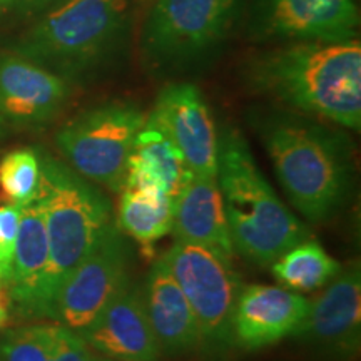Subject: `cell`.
<instances>
[{
	"label": "cell",
	"instance_id": "4316f807",
	"mask_svg": "<svg viewBox=\"0 0 361 361\" xmlns=\"http://www.w3.org/2000/svg\"><path fill=\"white\" fill-rule=\"evenodd\" d=\"M11 298H8V291L6 283L0 279V329H2L11 319Z\"/></svg>",
	"mask_w": 361,
	"mask_h": 361
},
{
	"label": "cell",
	"instance_id": "8992f818",
	"mask_svg": "<svg viewBox=\"0 0 361 361\" xmlns=\"http://www.w3.org/2000/svg\"><path fill=\"white\" fill-rule=\"evenodd\" d=\"M246 0H157L144 20L141 51L156 71L207 61L231 34Z\"/></svg>",
	"mask_w": 361,
	"mask_h": 361
},
{
	"label": "cell",
	"instance_id": "7c38bea8",
	"mask_svg": "<svg viewBox=\"0 0 361 361\" xmlns=\"http://www.w3.org/2000/svg\"><path fill=\"white\" fill-rule=\"evenodd\" d=\"M356 0H256L251 30L259 39H356Z\"/></svg>",
	"mask_w": 361,
	"mask_h": 361
},
{
	"label": "cell",
	"instance_id": "603a6c76",
	"mask_svg": "<svg viewBox=\"0 0 361 361\" xmlns=\"http://www.w3.org/2000/svg\"><path fill=\"white\" fill-rule=\"evenodd\" d=\"M51 324L11 329L0 340V361H49Z\"/></svg>",
	"mask_w": 361,
	"mask_h": 361
},
{
	"label": "cell",
	"instance_id": "5bb4252c",
	"mask_svg": "<svg viewBox=\"0 0 361 361\" xmlns=\"http://www.w3.org/2000/svg\"><path fill=\"white\" fill-rule=\"evenodd\" d=\"M79 336L96 355L116 361H159L162 356L144 308L141 281L133 278Z\"/></svg>",
	"mask_w": 361,
	"mask_h": 361
},
{
	"label": "cell",
	"instance_id": "8fae6325",
	"mask_svg": "<svg viewBox=\"0 0 361 361\" xmlns=\"http://www.w3.org/2000/svg\"><path fill=\"white\" fill-rule=\"evenodd\" d=\"M149 117L169 135L189 173L216 178L219 129L197 85L189 82L164 85Z\"/></svg>",
	"mask_w": 361,
	"mask_h": 361
},
{
	"label": "cell",
	"instance_id": "d6986e66",
	"mask_svg": "<svg viewBox=\"0 0 361 361\" xmlns=\"http://www.w3.org/2000/svg\"><path fill=\"white\" fill-rule=\"evenodd\" d=\"M189 176L191 173L178 147L147 116L135 135L124 186L162 188L176 201Z\"/></svg>",
	"mask_w": 361,
	"mask_h": 361
},
{
	"label": "cell",
	"instance_id": "e0dca14e",
	"mask_svg": "<svg viewBox=\"0 0 361 361\" xmlns=\"http://www.w3.org/2000/svg\"><path fill=\"white\" fill-rule=\"evenodd\" d=\"M47 269V231L42 207L35 200L22 207L16 250L6 279L11 308L20 318H42V293Z\"/></svg>",
	"mask_w": 361,
	"mask_h": 361
},
{
	"label": "cell",
	"instance_id": "ba28073f",
	"mask_svg": "<svg viewBox=\"0 0 361 361\" xmlns=\"http://www.w3.org/2000/svg\"><path fill=\"white\" fill-rule=\"evenodd\" d=\"M162 258L191 306L200 328V348L221 353L233 346L234 308L245 284L233 259L176 239Z\"/></svg>",
	"mask_w": 361,
	"mask_h": 361
},
{
	"label": "cell",
	"instance_id": "52a82bcc",
	"mask_svg": "<svg viewBox=\"0 0 361 361\" xmlns=\"http://www.w3.org/2000/svg\"><path fill=\"white\" fill-rule=\"evenodd\" d=\"M147 116L139 106L111 101L72 117L56 134V146L72 169L111 192L123 191L135 135Z\"/></svg>",
	"mask_w": 361,
	"mask_h": 361
},
{
	"label": "cell",
	"instance_id": "7a4b0ae2",
	"mask_svg": "<svg viewBox=\"0 0 361 361\" xmlns=\"http://www.w3.org/2000/svg\"><path fill=\"white\" fill-rule=\"evenodd\" d=\"M247 84L298 114L338 128H361V44L298 40L261 54L247 67Z\"/></svg>",
	"mask_w": 361,
	"mask_h": 361
},
{
	"label": "cell",
	"instance_id": "277c9868",
	"mask_svg": "<svg viewBox=\"0 0 361 361\" xmlns=\"http://www.w3.org/2000/svg\"><path fill=\"white\" fill-rule=\"evenodd\" d=\"M133 8L134 0H64L13 40L8 51L71 84L89 79L124 49Z\"/></svg>",
	"mask_w": 361,
	"mask_h": 361
},
{
	"label": "cell",
	"instance_id": "3957f363",
	"mask_svg": "<svg viewBox=\"0 0 361 361\" xmlns=\"http://www.w3.org/2000/svg\"><path fill=\"white\" fill-rule=\"evenodd\" d=\"M218 186L234 252L256 266H271L310 236L261 173L250 144L231 124L219 129Z\"/></svg>",
	"mask_w": 361,
	"mask_h": 361
},
{
	"label": "cell",
	"instance_id": "d4e9b609",
	"mask_svg": "<svg viewBox=\"0 0 361 361\" xmlns=\"http://www.w3.org/2000/svg\"><path fill=\"white\" fill-rule=\"evenodd\" d=\"M20 216L22 207L11 204L0 206V279L4 283L8 276V271H11Z\"/></svg>",
	"mask_w": 361,
	"mask_h": 361
},
{
	"label": "cell",
	"instance_id": "ffe728a7",
	"mask_svg": "<svg viewBox=\"0 0 361 361\" xmlns=\"http://www.w3.org/2000/svg\"><path fill=\"white\" fill-rule=\"evenodd\" d=\"M174 202L162 188L124 186L116 223L128 238L151 246L173 231Z\"/></svg>",
	"mask_w": 361,
	"mask_h": 361
},
{
	"label": "cell",
	"instance_id": "9c48e42d",
	"mask_svg": "<svg viewBox=\"0 0 361 361\" xmlns=\"http://www.w3.org/2000/svg\"><path fill=\"white\" fill-rule=\"evenodd\" d=\"M133 246L116 219L54 296L49 319L79 333L130 279Z\"/></svg>",
	"mask_w": 361,
	"mask_h": 361
},
{
	"label": "cell",
	"instance_id": "2e32d148",
	"mask_svg": "<svg viewBox=\"0 0 361 361\" xmlns=\"http://www.w3.org/2000/svg\"><path fill=\"white\" fill-rule=\"evenodd\" d=\"M149 323L162 355L183 356L200 350V328L169 266L159 256L141 283Z\"/></svg>",
	"mask_w": 361,
	"mask_h": 361
},
{
	"label": "cell",
	"instance_id": "30bf717a",
	"mask_svg": "<svg viewBox=\"0 0 361 361\" xmlns=\"http://www.w3.org/2000/svg\"><path fill=\"white\" fill-rule=\"evenodd\" d=\"M296 340L324 356L355 358L361 343V266L360 261L343 264L340 273L310 301Z\"/></svg>",
	"mask_w": 361,
	"mask_h": 361
},
{
	"label": "cell",
	"instance_id": "7402d4cb",
	"mask_svg": "<svg viewBox=\"0 0 361 361\" xmlns=\"http://www.w3.org/2000/svg\"><path fill=\"white\" fill-rule=\"evenodd\" d=\"M40 186L39 147H19L0 159V196L6 204L25 207Z\"/></svg>",
	"mask_w": 361,
	"mask_h": 361
},
{
	"label": "cell",
	"instance_id": "cb8c5ba5",
	"mask_svg": "<svg viewBox=\"0 0 361 361\" xmlns=\"http://www.w3.org/2000/svg\"><path fill=\"white\" fill-rule=\"evenodd\" d=\"M90 356L92 350L79 336V333L62 324H51L49 361H89Z\"/></svg>",
	"mask_w": 361,
	"mask_h": 361
},
{
	"label": "cell",
	"instance_id": "5b68a950",
	"mask_svg": "<svg viewBox=\"0 0 361 361\" xmlns=\"http://www.w3.org/2000/svg\"><path fill=\"white\" fill-rule=\"evenodd\" d=\"M42 207L49 243V269L42 293V318L64 279L89 255L114 221V209L102 188L84 179L66 161L39 147Z\"/></svg>",
	"mask_w": 361,
	"mask_h": 361
},
{
	"label": "cell",
	"instance_id": "44dd1931",
	"mask_svg": "<svg viewBox=\"0 0 361 361\" xmlns=\"http://www.w3.org/2000/svg\"><path fill=\"white\" fill-rule=\"evenodd\" d=\"M273 276L283 288L296 293L323 290L340 273L343 264L313 238H306L284 251L269 266Z\"/></svg>",
	"mask_w": 361,
	"mask_h": 361
},
{
	"label": "cell",
	"instance_id": "ac0fdd59",
	"mask_svg": "<svg viewBox=\"0 0 361 361\" xmlns=\"http://www.w3.org/2000/svg\"><path fill=\"white\" fill-rule=\"evenodd\" d=\"M171 233L176 241L209 247L233 259L234 247L218 179L189 176L176 197Z\"/></svg>",
	"mask_w": 361,
	"mask_h": 361
},
{
	"label": "cell",
	"instance_id": "9a60e30c",
	"mask_svg": "<svg viewBox=\"0 0 361 361\" xmlns=\"http://www.w3.org/2000/svg\"><path fill=\"white\" fill-rule=\"evenodd\" d=\"M303 293L268 284H243L233 316V346L263 350L293 338L310 310Z\"/></svg>",
	"mask_w": 361,
	"mask_h": 361
},
{
	"label": "cell",
	"instance_id": "6da1fadb",
	"mask_svg": "<svg viewBox=\"0 0 361 361\" xmlns=\"http://www.w3.org/2000/svg\"><path fill=\"white\" fill-rule=\"evenodd\" d=\"M251 123L298 213L314 224L335 218L355 183L348 135L335 124L288 109L256 112Z\"/></svg>",
	"mask_w": 361,
	"mask_h": 361
},
{
	"label": "cell",
	"instance_id": "83f0119b",
	"mask_svg": "<svg viewBox=\"0 0 361 361\" xmlns=\"http://www.w3.org/2000/svg\"><path fill=\"white\" fill-rule=\"evenodd\" d=\"M89 361H116V360H111V358H106V356H101V355H94L90 356Z\"/></svg>",
	"mask_w": 361,
	"mask_h": 361
},
{
	"label": "cell",
	"instance_id": "4fadbf2b",
	"mask_svg": "<svg viewBox=\"0 0 361 361\" xmlns=\"http://www.w3.org/2000/svg\"><path fill=\"white\" fill-rule=\"evenodd\" d=\"M72 84L20 54L0 51V117L22 129L42 128L61 114Z\"/></svg>",
	"mask_w": 361,
	"mask_h": 361
},
{
	"label": "cell",
	"instance_id": "484cf974",
	"mask_svg": "<svg viewBox=\"0 0 361 361\" xmlns=\"http://www.w3.org/2000/svg\"><path fill=\"white\" fill-rule=\"evenodd\" d=\"M64 0H0V17H24L54 8Z\"/></svg>",
	"mask_w": 361,
	"mask_h": 361
},
{
	"label": "cell",
	"instance_id": "f1b7e54d",
	"mask_svg": "<svg viewBox=\"0 0 361 361\" xmlns=\"http://www.w3.org/2000/svg\"><path fill=\"white\" fill-rule=\"evenodd\" d=\"M4 135H6V121L0 117V141H2Z\"/></svg>",
	"mask_w": 361,
	"mask_h": 361
}]
</instances>
